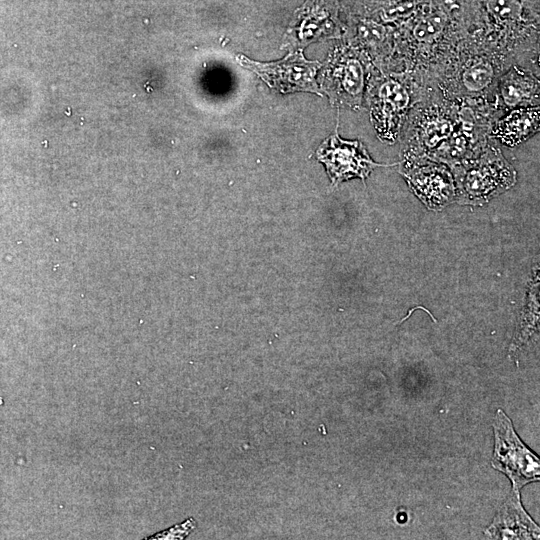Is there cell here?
Here are the masks:
<instances>
[{
    "label": "cell",
    "mask_w": 540,
    "mask_h": 540,
    "mask_svg": "<svg viewBox=\"0 0 540 540\" xmlns=\"http://www.w3.org/2000/svg\"><path fill=\"white\" fill-rule=\"evenodd\" d=\"M466 34L467 0H426L396 31L389 71L411 73L428 87Z\"/></svg>",
    "instance_id": "obj_1"
},
{
    "label": "cell",
    "mask_w": 540,
    "mask_h": 540,
    "mask_svg": "<svg viewBox=\"0 0 540 540\" xmlns=\"http://www.w3.org/2000/svg\"><path fill=\"white\" fill-rule=\"evenodd\" d=\"M467 34L515 63L539 66L540 0H467Z\"/></svg>",
    "instance_id": "obj_2"
},
{
    "label": "cell",
    "mask_w": 540,
    "mask_h": 540,
    "mask_svg": "<svg viewBox=\"0 0 540 540\" xmlns=\"http://www.w3.org/2000/svg\"><path fill=\"white\" fill-rule=\"evenodd\" d=\"M513 63L510 57L466 34L437 70L428 88L448 99H490L498 78Z\"/></svg>",
    "instance_id": "obj_3"
},
{
    "label": "cell",
    "mask_w": 540,
    "mask_h": 540,
    "mask_svg": "<svg viewBox=\"0 0 540 540\" xmlns=\"http://www.w3.org/2000/svg\"><path fill=\"white\" fill-rule=\"evenodd\" d=\"M426 87L406 71L377 70L370 81L366 105L378 139L395 144L401 136L413 106L424 96Z\"/></svg>",
    "instance_id": "obj_4"
},
{
    "label": "cell",
    "mask_w": 540,
    "mask_h": 540,
    "mask_svg": "<svg viewBox=\"0 0 540 540\" xmlns=\"http://www.w3.org/2000/svg\"><path fill=\"white\" fill-rule=\"evenodd\" d=\"M456 124V100L427 88L413 106L400 139L403 157L431 159L451 136Z\"/></svg>",
    "instance_id": "obj_5"
},
{
    "label": "cell",
    "mask_w": 540,
    "mask_h": 540,
    "mask_svg": "<svg viewBox=\"0 0 540 540\" xmlns=\"http://www.w3.org/2000/svg\"><path fill=\"white\" fill-rule=\"evenodd\" d=\"M461 204L483 205L514 186L516 171L491 142L470 159L450 168Z\"/></svg>",
    "instance_id": "obj_6"
},
{
    "label": "cell",
    "mask_w": 540,
    "mask_h": 540,
    "mask_svg": "<svg viewBox=\"0 0 540 540\" xmlns=\"http://www.w3.org/2000/svg\"><path fill=\"white\" fill-rule=\"evenodd\" d=\"M377 70L369 57L356 46L351 44L335 49L323 76V85L331 103L363 108L371 78Z\"/></svg>",
    "instance_id": "obj_7"
},
{
    "label": "cell",
    "mask_w": 540,
    "mask_h": 540,
    "mask_svg": "<svg viewBox=\"0 0 540 540\" xmlns=\"http://www.w3.org/2000/svg\"><path fill=\"white\" fill-rule=\"evenodd\" d=\"M494 452L491 465L505 474L512 483V490L520 489L531 482L539 481L540 462L518 437L511 420L498 409L494 423Z\"/></svg>",
    "instance_id": "obj_8"
},
{
    "label": "cell",
    "mask_w": 540,
    "mask_h": 540,
    "mask_svg": "<svg viewBox=\"0 0 540 540\" xmlns=\"http://www.w3.org/2000/svg\"><path fill=\"white\" fill-rule=\"evenodd\" d=\"M400 173L410 190L430 210H441L456 201V186L448 165L427 158H405Z\"/></svg>",
    "instance_id": "obj_9"
},
{
    "label": "cell",
    "mask_w": 540,
    "mask_h": 540,
    "mask_svg": "<svg viewBox=\"0 0 540 540\" xmlns=\"http://www.w3.org/2000/svg\"><path fill=\"white\" fill-rule=\"evenodd\" d=\"M239 61L242 66L253 71L279 92L303 91L321 95L316 80L321 64L307 60L300 51L275 63H259L244 56H240Z\"/></svg>",
    "instance_id": "obj_10"
},
{
    "label": "cell",
    "mask_w": 540,
    "mask_h": 540,
    "mask_svg": "<svg viewBox=\"0 0 540 540\" xmlns=\"http://www.w3.org/2000/svg\"><path fill=\"white\" fill-rule=\"evenodd\" d=\"M316 156L325 165L333 185L355 177L364 180L376 167L389 166L373 161L360 141L344 140L337 133L321 143Z\"/></svg>",
    "instance_id": "obj_11"
},
{
    "label": "cell",
    "mask_w": 540,
    "mask_h": 540,
    "mask_svg": "<svg viewBox=\"0 0 540 540\" xmlns=\"http://www.w3.org/2000/svg\"><path fill=\"white\" fill-rule=\"evenodd\" d=\"M539 66L513 63L498 78L491 102L498 112L539 106Z\"/></svg>",
    "instance_id": "obj_12"
},
{
    "label": "cell",
    "mask_w": 540,
    "mask_h": 540,
    "mask_svg": "<svg viewBox=\"0 0 540 540\" xmlns=\"http://www.w3.org/2000/svg\"><path fill=\"white\" fill-rule=\"evenodd\" d=\"M351 43L362 50L381 72L390 70L396 31L386 25L353 13L349 15Z\"/></svg>",
    "instance_id": "obj_13"
},
{
    "label": "cell",
    "mask_w": 540,
    "mask_h": 540,
    "mask_svg": "<svg viewBox=\"0 0 540 540\" xmlns=\"http://www.w3.org/2000/svg\"><path fill=\"white\" fill-rule=\"evenodd\" d=\"M338 0H307L296 16V29L306 41L330 38L344 31Z\"/></svg>",
    "instance_id": "obj_14"
},
{
    "label": "cell",
    "mask_w": 540,
    "mask_h": 540,
    "mask_svg": "<svg viewBox=\"0 0 540 540\" xmlns=\"http://www.w3.org/2000/svg\"><path fill=\"white\" fill-rule=\"evenodd\" d=\"M485 535L490 539H539V526L524 510L520 491H511Z\"/></svg>",
    "instance_id": "obj_15"
},
{
    "label": "cell",
    "mask_w": 540,
    "mask_h": 540,
    "mask_svg": "<svg viewBox=\"0 0 540 540\" xmlns=\"http://www.w3.org/2000/svg\"><path fill=\"white\" fill-rule=\"evenodd\" d=\"M539 129V106L516 108L494 121L489 137L507 147H515L534 136Z\"/></svg>",
    "instance_id": "obj_16"
},
{
    "label": "cell",
    "mask_w": 540,
    "mask_h": 540,
    "mask_svg": "<svg viewBox=\"0 0 540 540\" xmlns=\"http://www.w3.org/2000/svg\"><path fill=\"white\" fill-rule=\"evenodd\" d=\"M426 0H358L351 13L369 18L395 31L418 12Z\"/></svg>",
    "instance_id": "obj_17"
},
{
    "label": "cell",
    "mask_w": 540,
    "mask_h": 540,
    "mask_svg": "<svg viewBox=\"0 0 540 540\" xmlns=\"http://www.w3.org/2000/svg\"><path fill=\"white\" fill-rule=\"evenodd\" d=\"M197 526L196 521L193 518L186 519L184 522L176 524L170 527L167 530L159 532L152 537L146 538L149 540L158 539V540H177L185 539L190 535L195 527Z\"/></svg>",
    "instance_id": "obj_18"
}]
</instances>
